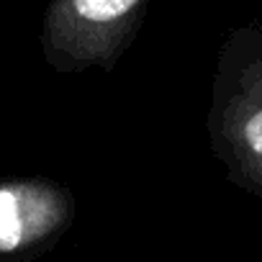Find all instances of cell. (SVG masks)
<instances>
[{
  "instance_id": "3957f363",
  "label": "cell",
  "mask_w": 262,
  "mask_h": 262,
  "mask_svg": "<svg viewBox=\"0 0 262 262\" xmlns=\"http://www.w3.org/2000/svg\"><path fill=\"white\" fill-rule=\"evenodd\" d=\"M72 193L49 178L0 180V259L26 262L72 224Z\"/></svg>"
},
{
  "instance_id": "6da1fadb",
  "label": "cell",
  "mask_w": 262,
  "mask_h": 262,
  "mask_svg": "<svg viewBox=\"0 0 262 262\" xmlns=\"http://www.w3.org/2000/svg\"><path fill=\"white\" fill-rule=\"evenodd\" d=\"M211 152L226 178L262 198V26L231 29L216 57L206 113Z\"/></svg>"
},
{
  "instance_id": "7a4b0ae2",
  "label": "cell",
  "mask_w": 262,
  "mask_h": 262,
  "mask_svg": "<svg viewBox=\"0 0 262 262\" xmlns=\"http://www.w3.org/2000/svg\"><path fill=\"white\" fill-rule=\"evenodd\" d=\"M147 11L149 0H49L39 31L44 62L62 75L90 67L113 72Z\"/></svg>"
}]
</instances>
